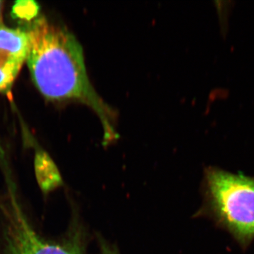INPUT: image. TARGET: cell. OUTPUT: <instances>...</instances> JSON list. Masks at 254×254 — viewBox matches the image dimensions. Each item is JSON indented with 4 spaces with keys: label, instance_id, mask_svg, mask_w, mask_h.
Segmentation results:
<instances>
[{
    "label": "cell",
    "instance_id": "1",
    "mask_svg": "<svg viewBox=\"0 0 254 254\" xmlns=\"http://www.w3.org/2000/svg\"><path fill=\"white\" fill-rule=\"evenodd\" d=\"M28 33V69L35 86L47 99L88 105L103 125L105 138L117 136L115 114L90 83L83 49L76 37L45 16L35 17Z\"/></svg>",
    "mask_w": 254,
    "mask_h": 254
},
{
    "label": "cell",
    "instance_id": "2",
    "mask_svg": "<svg viewBox=\"0 0 254 254\" xmlns=\"http://www.w3.org/2000/svg\"><path fill=\"white\" fill-rule=\"evenodd\" d=\"M207 210L242 249L254 240V177L222 169L205 170Z\"/></svg>",
    "mask_w": 254,
    "mask_h": 254
},
{
    "label": "cell",
    "instance_id": "3",
    "mask_svg": "<svg viewBox=\"0 0 254 254\" xmlns=\"http://www.w3.org/2000/svg\"><path fill=\"white\" fill-rule=\"evenodd\" d=\"M7 198L0 203L4 219V239L6 254H85L77 242L64 244L46 242L38 236L20 206L16 186L6 174Z\"/></svg>",
    "mask_w": 254,
    "mask_h": 254
},
{
    "label": "cell",
    "instance_id": "4",
    "mask_svg": "<svg viewBox=\"0 0 254 254\" xmlns=\"http://www.w3.org/2000/svg\"><path fill=\"white\" fill-rule=\"evenodd\" d=\"M28 52V36L24 28H12L0 21V93L11 89Z\"/></svg>",
    "mask_w": 254,
    "mask_h": 254
},
{
    "label": "cell",
    "instance_id": "5",
    "mask_svg": "<svg viewBox=\"0 0 254 254\" xmlns=\"http://www.w3.org/2000/svg\"><path fill=\"white\" fill-rule=\"evenodd\" d=\"M35 168L40 186L45 191L54 190L62 185L63 180L59 171L46 152H36Z\"/></svg>",
    "mask_w": 254,
    "mask_h": 254
},
{
    "label": "cell",
    "instance_id": "6",
    "mask_svg": "<svg viewBox=\"0 0 254 254\" xmlns=\"http://www.w3.org/2000/svg\"><path fill=\"white\" fill-rule=\"evenodd\" d=\"M101 245V254H119L118 251L113 249V247L107 245L104 242H100Z\"/></svg>",
    "mask_w": 254,
    "mask_h": 254
},
{
    "label": "cell",
    "instance_id": "7",
    "mask_svg": "<svg viewBox=\"0 0 254 254\" xmlns=\"http://www.w3.org/2000/svg\"><path fill=\"white\" fill-rule=\"evenodd\" d=\"M3 1H0V21H1V11H2Z\"/></svg>",
    "mask_w": 254,
    "mask_h": 254
}]
</instances>
